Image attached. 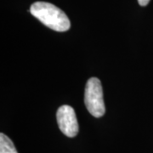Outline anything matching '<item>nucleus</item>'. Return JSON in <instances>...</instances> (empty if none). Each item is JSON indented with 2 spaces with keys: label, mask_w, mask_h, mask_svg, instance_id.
Instances as JSON below:
<instances>
[{
  "label": "nucleus",
  "mask_w": 153,
  "mask_h": 153,
  "mask_svg": "<svg viewBox=\"0 0 153 153\" xmlns=\"http://www.w3.org/2000/svg\"><path fill=\"white\" fill-rule=\"evenodd\" d=\"M57 123L62 132L67 137H75L78 133V123L74 109L68 105H63L56 112Z\"/></svg>",
  "instance_id": "7ed1b4c3"
},
{
  "label": "nucleus",
  "mask_w": 153,
  "mask_h": 153,
  "mask_svg": "<svg viewBox=\"0 0 153 153\" xmlns=\"http://www.w3.org/2000/svg\"><path fill=\"white\" fill-rule=\"evenodd\" d=\"M0 153H18L14 143L4 133L0 134Z\"/></svg>",
  "instance_id": "20e7f679"
},
{
  "label": "nucleus",
  "mask_w": 153,
  "mask_h": 153,
  "mask_svg": "<svg viewBox=\"0 0 153 153\" xmlns=\"http://www.w3.org/2000/svg\"><path fill=\"white\" fill-rule=\"evenodd\" d=\"M30 12L46 27L56 32H66L71 27L65 12L50 3L35 2L31 6Z\"/></svg>",
  "instance_id": "f257e3e1"
},
{
  "label": "nucleus",
  "mask_w": 153,
  "mask_h": 153,
  "mask_svg": "<svg viewBox=\"0 0 153 153\" xmlns=\"http://www.w3.org/2000/svg\"><path fill=\"white\" fill-rule=\"evenodd\" d=\"M138 2H139L140 5L146 6L148 4H149L150 0H138Z\"/></svg>",
  "instance_id": "39448f33"
},
{
  "label": "nucleus",
  "mask_w": 153,
  "mask_h": 153,
  "mask_svg": "<svg viewBox=\"0 0 153 153\" xmlns=\"http://www.w3.org/2000/svg\"><path fill=\"white\" fill-rule=\"evenodd\" d=\"M84 103L88 112L94 117H100L105 112L103 89L97 77H90L87 81L84 92Z\"/></svg>",
  "instance_id": "f03ea898"
}]
</instances>
